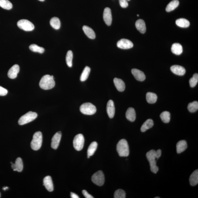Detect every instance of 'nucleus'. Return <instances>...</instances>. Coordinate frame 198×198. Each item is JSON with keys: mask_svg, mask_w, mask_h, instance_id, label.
Masks as SVG:
<instances>
[{"mask_svg": "<svg viewBox=\"0 0 198 198\" xmlns=\"http://www.w3.org/2000/svg\"><path fill=\"white\" fill-rule=\"evenodd\" d=\"M17 25L20 29L26 31H32L35 28L34 24L31 22L25 19L19 20L17 22Z\"/></svg>", "mask_w": 198, "mask_h": 198, "instance_id": "nucleus-7", "label": "nucleus"}, {"mask_svg": "<svg viewBox=\"0 0 198 198\" xmlns=\"http://www.w3.org/2000/svg\"><path fill=\"white\" fill-rule=\"evenodd\" d=\"M114 82L115 87L119 91L122 92L124 91L126 88L125 84L124 82L120 79L115 78Z\"/></svg>", "mask_w": 198, "mask_h": 198, "instance_id": "nucleus-18", "label": "nucleus"}, {"mask_svg": "<svg viewBox=\"0 0 198 198\" xmlns=\"http://www.w3.org/2000/svg\"><path fill=\"white\" fill-rule=\"evenodd\" d=\"M131 72L135 78L139 81H143L146 79V76L144 73L140 70L137 69H133L131 70Z\"/></svg>", "mask_w": 198, "mask_h": 198, "instance_id": "nucleus-14", "label": "nucleus"}, {"mask_svg": "<svg viewBox=\"0 0 198 198\" xmlns=\"http://www.w3.org/2000/svg\"><path fill=\"white\" fill-rule=\"evenodd\" d=\"M8 91L6 89L0 86V96H5L7 94Z\"/></svg>", "mask_w": 198, "mask_h": 198, "instance_id": "nucleus-41", "label": "nucleus"}, {"mask_svg": "<svg viewBox=\"0 0 198 198\" xmlns=\"http://www.w3.org/2000/svg\"><path fill=\"white\" fill-rule=\"evenodd\" d=\"M98 146V143L96 142H93L91 143L88 150V155L91 156L94 154Z\"/></svg>", "mask_w": 198, "mask_h": 198, "instance_id": "nucleus-30", "label": "nucleus"}, {"mask_svg": "<svg viewBox=\"0 0 198 198\" xmlns=\"http://www.w3.org/2000/svg\"><path fill=\"white\" fill-rule=\"evenodd\" d=\"M62 134L61 132H57L52 137V140L51 146L52 149H56L59 146L61 139Z\"/></svg>", "mask_w": 198, "mask_h": 198, "instance_id": "nucleus-12", "label": "nucleus"}, {"mask_svg": "<svg viewBox=\"0 0 198 198\" xmlns=\"http://www.w3.org/2000/svg\"><path fill=\"white\" fill-rule=\"evenodd\" d=\"M0 196H1V194H0Z\"/></svg>", "mask_w": 198, "mask_h": 198, "instance_id": "nucleus-49", "label": "nucleus"}, {"mask_svg": "<svg viewBox=\"0 0 198 198\" xmlns=\"http://www.w3.org/2000/svg\"><path fill=\"white\" fill-rule=\"evenodd\" d=\"M84 138L82 134H78L74 137L73 141L74 148L78 151H81L84 147Z\"/></svg>", "mask_w": 198, "mask_h": 198, "instance_id": "nucleus-9", "label": "nucleus"}, {"mask_svg": "<svg viewBox=\"0 0 198 198\" xmlns=\"http://www.w3.org/2000/svg\"><path fill=\"white\" fill-rule=\"evenodd\" d=\"M15 165V169H13V171H17L18 172H21L23 170V163L21 158L19 157L16 159Z\"/></svg>", "mask_w": 198, "mask_h": 198, "instance_id": "nucleus-31", "label": "nucleus"}, {"mask_svg": "<svg viewBox=\"0 0 198 198\" xmlns=\"http://www.w3.org/2000/svg\"><path fill=\"white\" fill-rule=\"evenodd\" d=\"M137 16H138H138H139V15H137Z\"/></svg>", "mask_w": 198, "mask_h": 198, "instance_id": "nucleus-47", "label": "nucleus"}, {"mask_svg": "<svg viewBox=\"0 0 198 198\" xmlns=\"http://www.w3.org/2000/svg\"><path fill=\"white\" fill-rule=\"evenodd\" d=\"M179 2L178 0H173L167 5L166 8L167 12H170L173 11L179 5Z\"/></svg>", "mask_w": 198, "mask_h": 198, "instance_id": "nucleus-26", "label": "nucleus"}, {"mask_svg": "<svg viewBox=\"0 0 198 198\" xmlns=\"http://www.w3.org/2000/svg\"><path fill=\"white\" fill-rule=\"evenodd\" d=\"M190 183L192 186H195L198 183V170H196L191 173L189 178Z\"/></svg>", "mask_w": 198, "mask_h": 198, "instance_id": "nucleus-24", "label": "nucleus"}, {"mask_svg": "<svg viewBox=\"0 0 198 198\" xmlns=\"http://www.w3.org/2000/svg\"><path fill=\"white\" fill-rule=\"evenodd\" d=\"M161 120L165 123H169L170 120V114L168 111L163 112L160 115Z\"/></svg>", "mask_w": 198, "mask_h": 198, "instance_id": "nucleus-34", "label": "nucleus"}, {"mask_svg": "<svg viewBox=\"0 0 198 198\" xmlns=\"http://www.w3.org/2000/svg\"><path fill=\"white\" fill-rule=\"evenodd\" d=\"M50 25L55 29H60L61 27V23L60 19L56 17L52 18L50 21Z\"/></svg>", "mask_w": 198, "mask_h": 198, "instance_id": "nucleus-29", "label": "nucleus"}, {"mask_svg": "<svg viewBox=\"0 0 198 198\" xmlns=\"http://www.w3.org/2000/svg\"><path fill=\"white\" fill-rule=\"evenodd\" d=\"M147 102L150 104H154L156 102L157 99V95L154 93L148 92L146 95Z\"/></svg>", "mask_w": 198, "mask_h": 198, "instance_id": "nucleus-27", "label": "nucleus"}, {"mask_svg": "<svg viewBox=\"0 0 198 198\" xmlns=\"http://www.w3.org/2000/svg\"><path fill=\"white\" fill-rule=\"evenodd\" d=\"M80 110L83 114L91 115L95 114L97 111L96 107L90 103H85L80 106Z\"/></svg>", "mask_w": 198, "mask_h": 198, "instance_id": "nucleus-5", "label": "nucleus"}, {"mask_svg": "<svg viewBox=\"0 0 198 198\" xmlns=\"http://www.w3.org/2000/svg\"><path fill=\"white\" fill-rule=\"evenodd\" d=\"M188 109L191 113L195 112L198 110V102L197 101H194L189 103L188 106Z\"/></svg>", "mask_w": 198, "mask_h": 198, "instance_id": "nucleus-37", "label": "nucleus"}, {"mask_svg": "<svg viewBox=\"0 0 198 198\" xmlns=\"http://www.w3.org/2000/svg\"><path fill=\"white\" fill-rule=\"evenodd\" d=\"M198 82V74H195L193 77L189 80L190 85L191 88L195 87L196 85Z\"/></svg>", "mask_w": 198, "mask_h": 198, "instance_id": "nucleus-39", "label": "nucleus"}, {"mask_svg": "<svg viewBox=\"0 0 198 198\" xmlns=\"http://www.w3.org/2000/svg\"><path fill=\"white\" fill-rule=\"evenodd\" d=\"M176 24L177 26L181 28H187L189 27L190 22L188 20L185 19H179L176 21Z\"/></svg>", "mask_w": 198, "mask_h": 198, "instance_id": "nucleus-28", "label": "nucleus"}, {"mask_svg": "<svg viewBox=\"0 0 198 198\" xmlns=\"http://www.w3.org/2000/svg\"><path fill=\"white\" fill-rule=\"evenodd\" d=\"M70 196L72 198H79V196L74 193L71 192L70 193Z\"/></svg>", "mask_w": 198, "mask_h": 198, "instance_id": "nucleus-43", "label": "nucleus"}, {"mask_svg": "<svg viewBox=\"0 0 198 198\" xmlns=\"http://www.w3.org/2000/svg\"><path fill=\"white\" fill-rule=\"evenodd\" d=\"M91 71L90 68L87 66L84 68L80 76V80L82 82H84L88 79Z\"/></svg>", "mask_w": 198, "mask_h": 198, "instance_id": "nucleus-32", "label": "nucleus"}, {"mask_svg": "<svg viewBox=\"0 0 198 198\" xmlns=\"http://www.w3.org/2000/svg\"><path fill=\"white\" fill-rule=\"evenodd\" d=\"M37 116L38 115L36 113L30 111L22 116L19 119L18 123L20 125L25 124L35 120Z\"/></svg>", "mask_w": 198, "mask_h": 198, "instance_id": "nucleus-6", "label": "nucleus"}, {"mask_svg": "<svg viewBox=\"0 0 198 198\" xmlns=\"http://www.w3.org/2000/svg\"><path fill=\"white\" fill-rule=\"evenodd\" d=\"M42 139L41 132L38 131L34 134L31 143V146L33 150L37 151L40 148L42 145Z\"/></svg>", "mask_w": 198, "mask_h": 198, "instance_id": "nucleus-4", "label": "nucleus"}, {"mask_svg": "<svg viewBox=\"0 0 198 198\" xmlns=\"http://www.w3.org/2000/svg\"><path fill=\"white\" fill-rule=\"evenodd\" d=\"M20 71V67L19 65L17 64L12 66L8 72V76L11 79H14L17 76V74Z\"/></svg>", "mask_w": 198, "mask_h": 198, "instance_id": "nucleus-13", "label": "nucleus"}, {"mask_svg": "<svg viewBox=\"0 0 198 198\" xmlns=\"http://www.w3.org/2000/svg\"><path fill=\"white\" fill-rule=\"evenodd\" d=\"M43 185L48 191L51 192L54 190L53 183L51 177L50 176L45 177L43 179Z\"/></svg>", "mask_w": 198, "mask_h": 198, "instance_id": "nucleus-16", "label": "nucleus"}, {"mask_svg": "<svg viewBox=\"0 0 198 198\" xmlns=\"http://www.w3.org/2000/svg\"><path fill=\"white\" fill-rule=\"evenodd\" d=\"M83 194L84 196L86 198H94V197L92 196L89 194L86 190H83L82 191Z\"/></svg>", "mask_w": 198, "mask_h": 198, "instance_id": "nucleus-42", "label": "nucleus"}, {"mask_svg": "<svg viewBox=\"0 0 198 198\" xmlns=\"http://www.w3.org/2000/svg\"><path fill=\"white\" fill-rule=\"evenodd\" d=\"M126 193L122 189H119L115 191L114 193L115 198H126Z\"/></svg>", "mask_w": 198, "mask_h": 198, "instance_id": "nucleus-38", "label": "nucleus"}, {"mask_svg": "<svg viewBox=\"0 0 198 198\" xmlns=\"http://www.w3.org/2000/svg\"><path fill=\"white\" fill-rule=\"evenodd\" d=\"M8 189L7 187H4L3 188V189L4 190H6V189Z\"/></svg>", "mask_w": 198, "mask_h": 198, "instance_id": "nucleus-44", "label": "nucleus"}, {"mask_svg": "<svg viewBox=\"0 0 198 198\" xmlns=\"http://www.w3.org/2000/svg\"><path fill=\"white\" fill-rule=\"evenodd\" d=\"M127 1H130V0H127Z\"/></svg>", "mask_w": 198, "mask_h": 198, "instance_id": "nucleus-48", "label": "nucleus"}, {"mask_svg": "<svg viewBox=\"0 0 198 198\" xmlns=\"http://www.w3.org/2000/svg\"><path fill=\"white\" fill-rule=\"evenodd\" d=\"M153 125H154V123H153V121L152 119H147L143 123L141 127V130L142 132H144L152 127Z\"/></svg>", "mask_w": 198, "mask_h": 198, "instance_id": "nucleus-25", "label": "nucleus"}, {"mask_svg": "<svg viewBox=\"0 0 198 198\" xmlns=\"http://www.w3.org/2000/svg\"><path fill=\"white\" fill-rule=\"evenodd\" d=\"M171 51L176 55H180L183 52L182 46L178 43L173 44L172 46Z\"/></svg>", "mask_w": 198, "mask_h": 198, "instance_id": "nucleus-23", "label": "nucleus"}, {"mask_svg": "<svg viewBox=\"0 0 198 198\" xmlns=\"http://www.w3.org/2000/svg\"><path fill=\"white\" fill-rule=\"evenodd\" d=\"M92 180L95 184L102 186L105 182V177L104 173L101 171H99L92 176Z\"/></svg>", "mask_w": 198, "mask_h": 198, "instance_id": "nucleus-8", "label": "nucleus"}, {"mask_svg": "<svg viewBox=\"0 0 198 198\" xmlns=\"http://www.w3.org/2000/svg\"><path fill=\"white\" fill-rule=\"evenodd\" d=\"M29 48L32 52H39L41 54L43 53L44 52V49L43 47H39L35 44H31L29 46Z\"/></svg>", "mask_w": 198, "mask_h": 198, "instance_id": "nucleus-36", "label": "nucleus"}, {"mask_svg": "<svg viewBox=\"0 0 198 198\" xmlns=\"http://www.w3.org/2000/svg\"><path fill=\"white\" fill-rule=\"evenodd\" d=\"M55 86L54 76L50 75H44L39 82L40 88L44 90L51 89Z\"/></svg>", "mask_w": 198, "mask_h": 198, "instance_id": "nucleus-2", "label": "nucleus"}, {"mask_svg": "<svg viewBox=\"0 0 198 198\" xmlns=\"http://www.w3.org/2000/svg\"><path fill=\"white\" fill-rule=\"evenodd\" d=\"M83 29L87 36L90 39H94L96 38L95 33L92 28L84 25L83 27Z\"/></svg>", "mask_w": 198, "mask_h": 198, "instance_id": "nucleus-22", "label": "nucleus"}, {"mask_svg": "<svg viewBox=\"0 0 198 198\" xmlns=\"http://www.w3.org/2000/svg\"><path fill=\"white\" fill-rule=\"evenodd\" d=\"M177 151L178 153H181L185 151L187 148V141L181 140L179 141L177 144Z\"/></svg>", "mask_w": 198, "mask_h": 198, "instance_id": "nucleus-21", "label": "nucleus"}, {"mask_svg": "<svg viewBox=\"0 0 198 198\" xmlns=\"http://www.w3.org/2000/svg\"><path fill=\"white\" fill-rule=\"evenodd\" d=\"M171 70L173 74L179 76H183L186 73L185 68L181 66L174 65L171 66Z\"/></svg>", "mask_w": 198, "mask_h": 198, "instance_id": "nucleus-17", "label": "nucleus"}, {"mask_svg": "<svg viewBox=\"0 0 198 198\" xmlns=\"http://www.w3.org/2000/svg\"><path fill=\"white\" fill-rule=\"evenodd\" d=\"M0 7L6 10H11L13 7L12 3L8 0H0Z\"/></svg>", "mask_w": 198, "mask_h": 198, "instance_id": "nucleus-33", "label": "nucleus"}, {"mask_svg": "<svg viewBox=\"0 0 198 198\" xmlns=\"http://www.w3.org/2000/svg\"><path fill=\"white\" fill-rule=\"evenodd\" d=\"M39 1H40L43 2V1H44V0H39Z\"/></svg>", "mask_w": 198, "mask_h": 198, "instance_id": "nucleus-45", "label": "nucleus"}, {"mask_svg": "<svg viewBox=\"0 0 198 198\" xmlns=\"http://www.w3.org/2000/svg\"><path fill=\"white\" fill-rule=\"evenodd\" d=\"M135 26L137 29L142 34H144L146 31V24L142 19L137 20L135 23Z\"/></svg>", "mask_w": 198, "mask_h": 198, "instance_id": "nucleus-19", "label": "nucleus"}, {"mask_svg": "<svg viewBox=\"0 0 198 198\" xmlns=\"http://www.w3.org/2000/svg\"><path fill=\"white\" fill-rule=\"evenodd\" d=\"M73 58V54L71 50H69L66 54V61L69 67H71L72 66V60Z\"/></svg>", "mask_w": 198, "mask_h": 198, "instance_id": "nucleus-35", "label": "nucleus"}, {"mask_svg": "<svg viewBox=\"0 0 198 198\" xmlns=\"http://www.w3.org/2000/svg\"><path fill=\"white\" fill-rule=\"evenodd\" d=\"M103 19L107 25L110 26L112 23V15L111 9L110 8H105L103 13Z\"/></svg>", "mask_w": 198, "mask_h": 198, "instance_id": "nucleus-11", "label": "nucleus"}, {"mask_svg": "<svg viewBox=\"0 0 198 198\" xmlns=\"http://www.w3.org/2000/svg\"><path fill=\"white\" fill-rule=\"evenodd\" d=\"M116 149L120 157H127L129 155L128 144L126 139H122L119 141L117 145Z\"/></svg>", "mask_w": 198, "mask_h": 198, "instance_id": "nucleus-3", "label": "nucleus"}, {"mask_svg": "<svg viewBox=\"0 0 198 198\" xmlns=\"http://www.w3.org/2000/svg\"><path fill=\"white\" fill-rule=\"evenodd\" d=\"M161 155V151L158 149L157 151L151 150L147 152L146 157L148 160L151 167V170L152 172L156 173L159 171V168L156 165V159H158Z\"/></svg>", "mask_w": 198, "mask_h": 198, "instance_id": "nucleus-1", "label": "nucleus"}, {"mask_svg": "<svg viewBox=\"0 0 198 198\" xmlns=\"http://www.w3.org/2000/svg\"><path fill=\"white\" fill-rule=\"evenodd\" d=\"M126 116L128 120L134 122L136 119V112L134 109L133 108H128L126 111Z\"/></svg>", "mask_w": 198, "mask_h": 198, "instance_id": "nucleus-20", "label": "nucleus"}, {"mask_svg": "<svg viewBox=\"0 0 198 198\" xmlns=\"http://www.w3.org/2000/svg\"><path fill=\"white\" fill-rule=\"evenodd\" d=\"M118 47L121 49H130L133 47V44L130 40L127 39H123L119 40L117 43Z\"/></svg>", "mask_w": 198, "mask_h": 198, "instance_id": "nucleus-10", "label": "nucleus"}, {"mask_svg": "<svg viewBox=\"0 0 198 198\" xmlns=\"http://www.w3.org/2000/svg\"><path fill=\"white\" fill-rule=\"evenodd\" d=\"M155 198H160L159 197H155Z\"/></svg>", "mask_w": 198, "mask_h": 198, "instance_id": "nucleus-46", "label": "nucleus"}, {"mask_svg": "<svg viewBox=\"0 0 198 198\" xmlns=\"http://www.w3.org/2000/svg\"><path fill=\"white\" fill-rule=\"evenodd\" d=\"M121 7L122 8H126L128 7V4L127 0H119Z\"/></svg>", "mask_w": 198, "mask_h": 198, "instance_id": "nucleus-40", "label": "nucleus"}, {"mask_svg": "<svg viewBox=\"0 0 198 198\" xmlns=\"http://www.w3.org/2000/svg\"><path fill=\"white\" fill-rule=\"evenodd\" d=\"M106 110L107 114L110 118H114L115 114V106L114 101L112 100L108 101L107 103Z\"/></svg>", "mask_w": 198, "mask_h": 198, "instance_id": "nucleus-15", "label": "nucleus"}]
</instances>
